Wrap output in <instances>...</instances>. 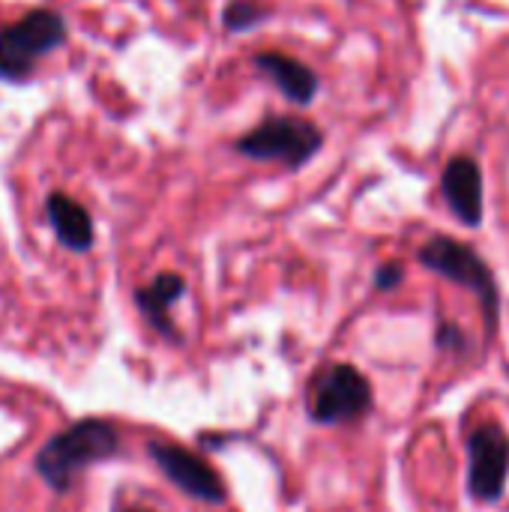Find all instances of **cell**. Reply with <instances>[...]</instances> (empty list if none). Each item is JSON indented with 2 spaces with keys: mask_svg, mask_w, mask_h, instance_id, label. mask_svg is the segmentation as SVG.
<instances>
[{
  "mask_svg": "<svg viewBox=\"0 0 509 512\" xmlns=\"http://www.w3.org/2000/svg\"><path fill=\"white\" fill-rule=\"evenodd\" d=\"M405 282V267L399 261H387L375 270V288L378 291H393Z\"/></svg>",
  "mask_w": 509,
  "mask_h": 512,
  "instance_id": "obj_14",
  "label": "cell"
},
{
  "mask_svg": "<svg viewBox=\"0 0 509 512\" xmlns=\"http://www.w3.org/2000/svg\"><path fill=\"white\" fill-rule=\"evenodd\" d=\"M147 453L150 459L159 465V471L189 498L201 501V504H210V507H219L225 504V483L222 477L201 459L195 456L192 450L186 447H177V444H168V441H150L147 444Z\"/></svg>",
  "mask_w": 509,
  "mask_h": 512,
  "instance_id": "obj_7",
  "label": "cell"
},
{
  "mask_svg": "<svg viewBox=\"0 0 509 512\" xmlns=\"http://www.w3.org/2000/svg\"><path fill=\"white\" fill-rule=\"evenodd\" d=\"M324 144L321 126L306 117L273 114L261 120L252 132L237 138V153L258 162H282L288 168H303Z\"/></svg>",
  "mask_w": 509,
  "mask_h": 512,
  "instance_id": "obj_3",
  "label": "cell"
},
{
  "mask_svg": "<svg viewBox=\"0 0 509 512\" xmlns=\"http://www.w3.org/2000/svg\"><path fill=\"white\" fill-rule=\"evenodd\" d=\"M509 480V435L498 420L477 426L468 435V498L498 504Z\"/></svg>",
  "mask_w": 509,
  "mask_h": 512,
  "instance_id": "obj_6",
  "label": "cell"
},
{
  "mask_svg": "<svg viewBox=\"0 0 509 512\" xmlns=\"http://www.w3.org/2000/svg\"><path fill=\"white\" fill-rule=\"evenodd\" d=\"M126 512H144V510H126Z\"/></svg>",
  "mask_w": 509,
  "mask_h": 512,
  "instance_id": "obj_15",
  "label": "cell"
},
{
  "mask_svg": "<svg viewBox=\"0 0 509 512\" xmlns=\"http://www.w3.org/2000/svg\"><path fill=\"white\" fill-rule=\"evenodd\" d=\"M441 192L456 219L468 228L483 225V171L471 156H453L441 174Z\"/></svg>",
  "mask_w": 509,
  "mask_h": 512,
  "instance_id": "obj_8",
  "label": "cell"
},
{
  "mask_svg": "<svg viewBox=\"0 0 509 512\" xmlns=\"http://www.w3.org/2000/svg\"><path fill=\"white\" fill-rule=\"evenodd\" d=\"M117 453H120L117 426L99 417H87L51 435L39 447L33 459V471L54 495H66L78 474H84L90 465L114 459Z\"/></svg>",
  "mask_w": 509,
  "mask_h": 512,
  "instance_id": "obj_1",
  "label": "cell"
},
{
  "mask_svg": "<svg viewBox=\"0 0 509 512\" xmlns=\"http://www.w3.org/2000/svg\"><path fill=\"white\" fill-rule=\"evenodd\" d=\"M45 216H48V225L54 228V237L60 240V246H66L69 252L93 249V243H96L93 219L75 198H69L63 192H51L45 198Z\"/></svg>",
  "mask_w": 509,
  "mask_h": 512,
  "instance_id": "obj_10",
  "label": "cell"
},
{
  "mask_svg": "<svg viewBox=\"0 0 509 512\" xmlns=\"http://www.w3.org/2000/svg\"><path fill=\"white\" fill-rule=\"evenodd\" d=\"M372 411V384L351 363L330 366L312 381L309 393V417L318 426H336L348 420H360Z\"/></svg>",
  "mask_w": 509,
  "mask_h": 512,
  "instance_id": "obj_5",
  "label": "cell"
},
{
  "mask_svg": "<svg viewBox=\"0 0 509 512\" xmlns=\"http://www.w3.org/2000/svg\"><path fill=\"white\" fill-rule=\"evenodd\" d=\"M417 261L438 273L441 279L468 288L471 294H477L480 306H483V318H486V333L495 336L498 333V321H501V291H498V279L492 273V267L483 261V255L447 234H435L429 243L420 246Z\"/></svg>",
  "mask_w": 509,
  "mask_h": 512,
  "instance_id": "obj_2",
  "label": "cell"
},
{
  "mask_svg": "<svg viewBox=\"0 0 509 512\" xmlns=\"http://www.w3.org/2000/svg\"><path fill=\"white\" fill-rule=\"evenodd\" d=\"M183 294H186V279L183 276H177V273H159L147 288H138L135 291V303H138V309L144 312V318L150 321V327L156 333H162L168 339H180L177 330H174V324H171V318H168V312H171V306Z\"/></svg>",
  "mask_w": 509,
  "mask_h": 512,
  "instance_id": "obj_11",
  "label": "cell"
},
{
  "mask_svg": "<svg viewBox=\"0 0 509 512\" xmlns=\"http://www.w3.org/2000/svg\"><path fill=\"white\" fill-rule=\"evenodd\" d=\"M267 15H270V9L261 6V3H255V0H231L222 9V24L231 33H243V30H252L261 21H267Z\"/></svg>",
  "mask_w": 509,
  "mask_h": 512,
  "instance_id": "obj_12",
  "label": "cell"
},
{
  "mask_svg": "<svg viewBox=\"0 0 509 512\" xmlns=\"http://www.w3.org/2000/svg\"><path fill=\"white\" fill-rule=\"evenodd\" d=\"M435 339H438V348H444V351H459V354L468 351V336L456 321H441Z\"/></svg>",
  "mask_w": 509,
  "mask_h": 512,
  "instance_id": "obj_13",
  "label": "cell"
},
{
  "mask_svg": "<svg viewBox=\"0 0 509 512\" xmlns=\"http://www.w3.org/2000/svg\"><path fill=\"white\" fill-rule=\"evenodd\" d=\"M66 39V21L54 9H33L9 27H0V78L24 81L33 66L60 48Z\"/></svg>",
  "mask_w": 509,
  "mask_h": 512,
  "instance_id": "obj_4",
  "label": "cell"
},
{
  "mask_svg": "<svg viewBox=\"0 0 509 512\" xmlns=\"http://www.w3.org/2000/svg\"><path fill=\"white\" fill-rule=\"evenodd\" d=\"M255 66H258V69L282 90V96L291 99L294 105H309V102H315L321 81H318V75H315L306 63H300V60H294V57H288V54H279V51H261V54H255Z\"/></svg>",
  "mask_w": 509,
  "mask_h": 512,
  "instance_id": "obj_9",
  "label": "cell"
}]
</instances>
